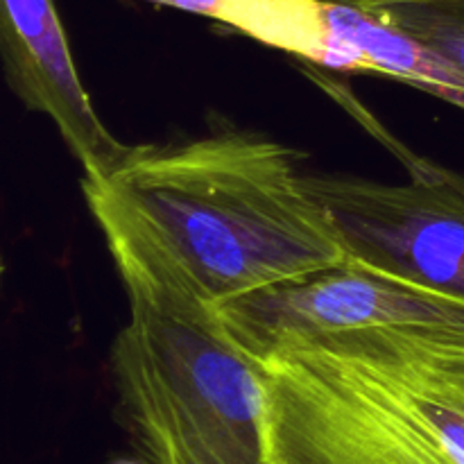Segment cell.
<instances>
[{
	"mask_svg": "<svg viewBox=\"0 0 464 464\" xmlns=\"http://www.w3.org/2000/svg\"><path fill=\"white\" fill-rule=\"evenodd\" d=\"M82 193L130 302L175 315L349 263L297 152L256 131L130 145Z\"/></svg>",
	"mask_w": 464,
	"mask_h": 464,
	"instance_id": "cell-1",
	"label": "cell"
},
{
	"mask_svg": "<svg viewBox=\"0 0 464 464\" xmlns=\"http://www.w3.org/2000/svg\"><path fill=\"white\" fill-rule=\"evenodd\" d=\"M261 367L270 464H464V331L322 335Z\"/></svg>",
	"mask_w": 464,
	"mask_h": 464,
	"instance_id": "cell-2",
	"label": "cell"
},
{
	"mask_svg": "<svg viewBox=\"0 0 464 464\" xmlns=\"http://www.w3.org/2000/svg\"><path fill=\"white\" fill-rule=\"evenodd\" d=\"M118 417L140 464H270L263 367L213 315L130 302L109 353Z\"/></svg>",
	"mask_w": 464,
	"mask_h": 464,
	"instance_id": "cell-3",
	"label": "cell"
},
{
	"mask_svg": "<svg viewBox=\"0 0 464 464\" xmlns=\"http://www.w3.org/2000/svg\"><path fill=\"white\" fill-rule=\"evenodd\" d=\"M403 184L308 175L349 263L464 299V175L406 157Z\"/></svg>",
	"mask_w": 464,
	"mask_h": 464,
	"instance_id": "cell-4",
	"label": "cell"
},
{
	"mask_svg": "<svg viewBox=\"0 0 464 464\" xmlns=\"http://www.w3.org/2000/svg\"><path fill=\"white\" fill-rule=\"evenodd\" d=\"M227 338L261 362L299 340L383 326L464 331V299L347 263L213 308Z\"/></svg>",
	"mask_w": 464,
	"mask_h": 464,
	"instance_id": "cell-5",
	"label": "cell"
},
{
	"mask_svg": "<svg viewBox=\"0 0 464 464\" xmlns=\"http://www.w3.org/2000/svg\"><path fill=\"white\" fill-rule=\"evenodd\" d=\"M0 63L9 91L54 122L84 175L109 170L127 152L95 111L54 0H0Z\"/></svg>",
	"mask_w": 464,
	"mask_h": 464,
	"instance_id": "cell-6",
	"label": "cell"
},
{
	"mask_svg": "<svg viewBox=\"0 0 464 464\" xmlns=\"http://www.w3.org/2000/svg\"><path fill=\"white\" fill-rule=\"evenodd\" d=\"M322 3L326 25L322 68L394 77L464 111V72L456 63L370 9L331 0Z\"/></svg>",
	"mask_w": 464,
	"mask_h": 464,
	"instance_id": "cell-7",
	"label": "cell"
},
{
	"mask_svg": "<svg viewBox=\"0 0 464 464\" xmlns=\"http://www.w3.org/2000/svg\"><path fill=\"white\" fill-rule=\"evenodd\" d=\"M213 18L270 48L322 66L326 45L322 0H145Z\"/></svg>",
	"mask_w": 464,
	"mask_h": 464,
	"instance_id": "cell-8",
	"label": "cell"
},
{
	"mask_svg": "<svg viewBox=\"0 0 464 464\" xmlns=\"http://www.w3.org/2000/svg\"><path fill=\"white\" fill-rule=\"evenodd\" d=\"M370 12L415 36L464 72V0L388 5Z\"/></svg>",
	"mask_w": 464,
	"mask_h": 464,
	"instance_id": "cell-9",
	"label": "cell"
},
{
	"mask_svg": "<svg viewBox=\"0 0 464 464\" xmlns=\"http://www.w3.org/2000/svg\"><path fill=\"white\" fill-rule=\"evenodd\" d=\"M331 3H347L356 5L362 9L388 7V5H406V3H444V0H331Z\"/></svg>",
	"mask_w": 464,
	"mask_h": 464,
	"instance_id": "cell-10",
	"label": "cell"
}]
</instances>
